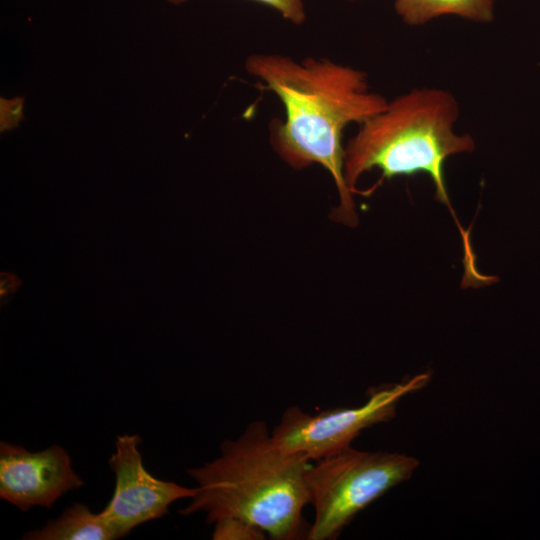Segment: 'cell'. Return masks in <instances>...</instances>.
Wrapping results in <instances>:
<instances>
[{
    "mask_svg": "<svg viewBox=\"0 0 540 540\" xmlns=\"http://www.w3.org/2000/svg\"><path fill=\"white\" fill-rule=\"evenodd\" d=\"M245 70L284 107V121L271 130L279 157L295 169L313 164L326 169L340 199L332 218L356 226L353 193L344 179L343 132L381 112L388 100L371 90L365 72L327 58L297 61L281 54L254 53L245 60Z\"/></svg>",
    "mask_w": 540,
    "mask_h": 540,
    "instance_id": "1",
    "label": "cell"
},
{
    "mask_svg": "<svg viewBox=\"0 0 540 540\" xmlns=\"http://www.w3.org/2000/svg\"><path fill=\"white\" fill-rule=\"evenodd\" d=\"M311 461L282 449L264 421L247 425L225 440L220 455L188 470L196 492L179 513H206L208 523L232 517L251 523L274 540L307 539L303 516L309 504L307 473Z\"/></svg>",
    "mask_w": 540,
    "mask_h": 540,
    "instance_id": "2",
    "label": "cell"
},
{
    "mask_svg": "<svg viewBox=\"0 0 540 540\" xmlns=\"http://www.w3.org/2000/svg\"><path fill=\"white\" fill-rule=\"evenodd\" d=\"M459 105L452 93L439 88H416L388 101L386 107L363 124L344 147V179L354 194L359 178L379 169L382 179L426 173L435 186L436 199L448 207L464 245V265L475 264L465 231L451 206L444 181L445 160L474 151L469 134L454 130Z\"/></svg>",
    "mask_w": 540,
    "mask_h": 540,
    "instance_id": "3",
    "label": "cell"
},
{
    "mask_svg": "<svg viewBox=\"0 0 540 540\" xmlns=\"http://www.w3.org/2000/svg\"><path fill=\"white\" fill-rule=\"evenodd\" d=\"M419 466L409 455L368 452L351 446L316 460L307 473L314 509L308 540H334L373 501L407 481Z\"/></svg>",
    "mask_w": 540,
    "mask_h": 540,
    "instance_id": "4",
    "label": "cell"
},
{
    "mask_svg": "<svg viewBox=\"0 0 540 540\" xmlns=\"http://www.w3.org/2000/svg\"><path fill=\"white\" fill-rule=\"evenodd\" d=\"M430 373H421L394 384L372 388L368 400L352 408H331L315 414L299 407L285 410L272 430L274 441L284 450L316 461L349 446L362 430L388 422L396 415L401 398L425 387Z\"/></svg>",
    "mask_w": 540,
    "mask_h": 540,
    "instance_id": "5",
    "label": "cell"
},
{
    "mask_svg": "<svg viewBox=\"0 0 540 540\" xmlns=\"http://www.w3.org/2000/svg\"><path fill=\"white\" fill-rule=\"evenodd\" d=\"M140 443L141 437L137 434L118 436L115 452L108 460L115 475V488L100 513L118 538L127 536L143 523L161 518L173 502L191 499L196 492L195 488L152 476L144 467Z\"/></svg>",
    "mask_w": 540,
    "mask_h": 540,
    "instance_id": "6",
    "label": "cell"
},
{
    "mask_svg": "<svg viewBox=\"0 0 540 540\" xmlns=\"http://www.w3.org/2000/svg\"><path fill=\"white\" fill-rule=\"evenodd\" d=\"M84 485L67 451L52 445L39 452L0 443V497L22 512L51 508L66 492Z\"/></svg>",
    "mask_w": 540,
    "mask_h": 540,
    "instance_id": "7",
    "label": "cell"
},
{
    "mask_svg": "<svg viewBox=\"0 0 540 540\" xmlns=\"http://www.w3.org/2000/svg\"><path fill=\"white\" fill-rule=\"evenodd\" d=\"M118 536L101 513H93L86 504L74 503L49 520L42 528L23 534L26 540H113Z\"/></svg>",
    "mask_w": 540,
    "mask_h": 540,
    "instance_id": "8",
    "label": "cell"
},
{
    "mask_svg": "<svg viewBox=\"0 0 540 540\" xmlns=\"http://www.w3.org/2000/svg\"><path fill=\"white\" fill-rule=\"evenodd\" d=\"M494 2L495 0H396L395 10L409 25H422L447 14L486 23L494 18Z\"/></svg>",
    "mask_w": 540,
    "mask_h": 540,
    "instance_id": "9",
    "label": "cell"
},
{
    "mask_svg": "<svg viewBox=\"0 0 540 540\" xmlns=\"http://www.w3.org/2000/svg\"><path fill=\"white\" fill-rule=\"evenodd\" d=\"M266 533L246 521L226 517L214 523L212 538L215 540H257L265 539Z\"/></svg>",
    "mask_w": 540,
    "mask_h": 540,
    "instance_id": "10",
    "label": "cell"
},
{
    "mask_svg": "<svg viewBox=\"0 0 540 540\" xmlns=\"http://www.w3.org/2000/svg\"><path fill=\"white\" fill-rule=\"evenodd\" d=\"M265 4L277 12L282 17L293 24L300 25L306 19L305 8L302 0H255Z\"/></svg>",
    "mask_w": 540,
    "mask_h": 540,
    "instance_id": "11",
    "label": "cell"
},
{
    "mask_svg": "<svg viewBox=\"0 0 540 540\" xmlns=\"http://www.w3.org/2000/svg\"><path fill=\"white\" fill-rule=\"evenodd\" d=\"M23 98L4 99L0 101V127L1 131L13 129L23 119Z\"/></svg>",
    "mask_w": 540,
    "mask_h": 540,
    "instance_id": "12",
    "label": "cell"
},
{
    "mask_svg": "<svg viewBox=\"0 0 540 540\" xmlns=\"http://www.w3.org/2000/svg\"><path fill=\"white\" fill-rule=\"evenodd\" d=\"M20 283L21 281L13 274L1 273V279H0L1 298H3V296H7L14 293L19 287Z\"/></svg>",
    "mask_w": 540,
    "mask_h": 540,
    "instance_id": "13",
    "label": "cell"
},
{
    "mask_svg": "<svg viewBox=\"0 0 540 540\" xmlns=\"http://www.w3.org/2000/svg\"><path fill=\"white\" fill-rule=\"evenodd\" d=\"M168 2L172 3V4H182L186 1H189V0H167Z\"/></svg>",
    "mask_w": 540,
    "mask_h": 540,
    "instance_id": "14",
    "label": "cell"
}]
</instances>
